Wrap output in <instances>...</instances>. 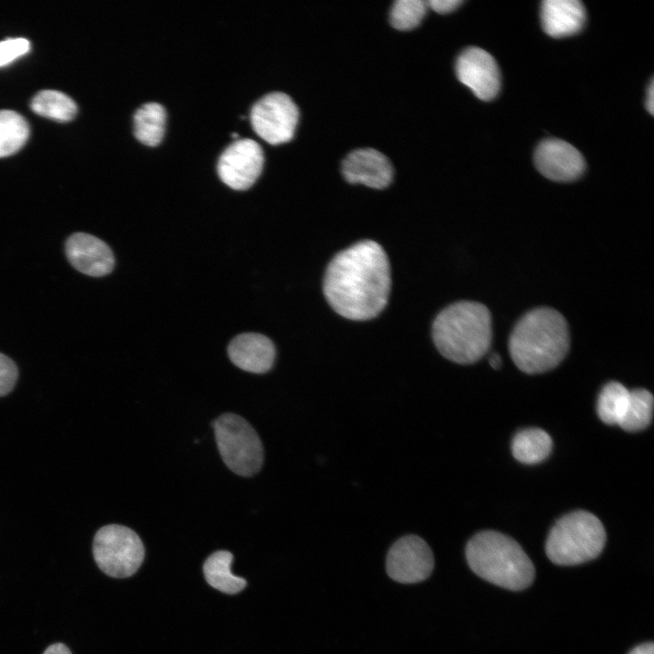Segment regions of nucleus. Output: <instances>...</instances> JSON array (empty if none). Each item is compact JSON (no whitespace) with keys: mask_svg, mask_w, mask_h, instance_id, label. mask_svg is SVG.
I'll list each match as a JSON object with an SVG mask.
<instances>
[{"mask_svg":"<svg viewBox=\"0 0 654 654\" xmlns=\"http://www.w3.org/2000/svg\"><path fill=\"white\" fill-rule=\"evenodd\" d=\"M465 552L471 570L497 586L521 590L534 580L530 559L517 541L500 532H478L468 541Z\"/></svg>","mask_w":654,"mask_h":654,"instance_id":"nucleus-4","label":"nucleus"},{"mask_svg":"<svg viewBox=\"0 0 654 654\" xmlns=\"http://www.w3.org/2000/svg\"><path fill=\"white\" fill-rule=\"evenodd\" d=\"M93 554L97 566L106 575L127 578L143 563L144 547L140 537L130 528L109 524L97 530Z\"/></svg>","mask_w":654,"mask_h":654,"instance_id":"nucleus-7","label":"nucleus"},{"mask_svg":"<svg viewBox=\"0 0 654 654\" xmlns=\"http://www.w3.org/2000/svg\"><path fill=\"white\" fill-rule=\"evenodd\" d=\"M342 171L347 182L374 189L387 187L393 176L389 159L372 148H361L350 153L342 162Z\"/></svg>","mask_w":654,"mask_h":654,"instance_id":"nucleus-14","label":"nucleus"},{"mask_svg":"<svg viewBox=\"0 0 654 654\" xmlns=\"http://www.w3.org/2000/svg\"><path fill=\"white\" fill-rule=\"evenodd\" d=\"M542 28L552 37H564L578 33L586 18L584 5L578 0H545L541 4Z\"/></svg>","mask_w":654,"mask_h":654,"instance_id":"nucleus-16","label":"nucleus"},{"mask_svg":"<svg viewBox=\"0 0 654 654\" xmlns=\"http://www.w3.org/2000/svg\"><path fill=\"white\" fill-rule=\"evenodd\" d=\"M30 43L25 38H10L0 42V66L6 65L25 54Z\"/></svg>","mask_w":654,"mask_h":654,"instance_id":"nucleus-25","label":"nucleus"},{"mask_svg":"<svg viewBox=\"0 0 654 654\" xmlns=\"http://www.w3.org/2000/svg\"><path fill=\"white\" fill-rule=\"evenodd\" d=\"M427 10L426 1L398 0L390 13V21L398 30L407 31L420 25Z\"/></svg>","mask_w":654,"mask_h":654,"instance_id":"nucleus-24","label":"nucleus"},{"mask_svg":"<svg viewBox=\"0 0 654 654\" xmlns=\"http://www.w3.org/2000/svg\"><path fill=\"white\" fill-rule=\"evenodd\" d=\"M456 74L479 99L489 101L499 93L498 65L494 58L480 47H468L461 53L456 62Z\"/></svg>","mask_w":654,"mask_h":654,"instance_id":"nucleus-11","label":"nucleus"},{"mask_svg":"<svg viewBox=\"0 0 654 654\" xmlns=\"http://www.w3.org/2000/svg\"><path fill=\"white\" fill-rule=\"evenodd\" d=\"M629 654H654L653 642H645L632 649Z\"/></svg>","mask_w":654,"mask_h":654,"instance_id":"nucleus-29","label":"nucleus"},{"mask_svg":"<svg viewBox=\"0 0 654 654\" xmlns=\"http://www.w3.org/2000/svg\"><path fill=\"white\" fill-rule=\"evenodd\" d=\"M629 397V391L621 383H607L598 399L597 411L600 419L607 424L619 425L626 411Z\"/></svg>","mask_w":654,"mask_h":654,"instance_id":"nucleus-23","label":"nucleus"},{"mask_svg":"<svg viewBox=\"0 0 654 654\" xmlns=\"http://www.w3.org/2000/svg\"><path fill=\"white\" fill-rule=\"evenodd\" d=\"M233 560V556L230 551L218 550L206 559L203 567L206 581L214 589L227 594L238 593L246 586L244 579L232 573Z\"/></svg>","mask_w":654,"mask_h":654,"instance_id":"nucleus-17","label":"nucleus"},{"mask_svg":"<svg viewBox=\"0 0 654 654\" xmlns=\"http://www.w3.org/2000/svg\"><path fill=\"white\" fill-rule=\"evenodd\" d=\"M605 542L601 521L589 511L577 510L563 516L552 527L546 553L557 565H577L598 557Z\"/></svg>","mask_w":654,"mask_h":654,"instance_id":"nucleus-5","label":"nucleus"},{"mask_svg":"<svg viewBox=\"0 0 654 654\" xmlns=\"http://www.w3.org/2000/svg\"><path fill=\"white\" fill-rule=\"evenodd\" d=\"M552 441L550 435L539 428L519 431L512 440L511 451L516 460L525 464H535L548 457Z\"/></svg>","mask_w":654,"mask_h":654,"instance_id":"nucleus-19","label":"nucleus"},{"mask_svg":"<svg viewBox=\"0 0 654 654\" xmlns=\"http://www.w3.org/2000/svg\"><path fill=\"white\" fill-rule=\"evenodd\" d=\"M213 427L222 459L233 472L249 477L260 471L263 444L247 421L234 413H224L213 421Z\"/></svg>","mask_w":654,"mask_h":654,"instance_id":"nucleus-6","label":"nucleus"},{"mask_svg":"<svg viewBox=\"0 0 654 654\" xmlns=\"http://www.w3.org/2000/svg\"><path fill=\"white\" fill-rule=\"evenodd\" d=\"M570 348L565 318L550 307H540L524 314L513 328L509 351L515 365L523 372L537 374L558 366Z\"/></svg>","mask_w":654,"mask_h":654,"instance_id":"nucleus-2","label":"nucleus"},{"mask_svg":"<svg viewBox=\"0 0 654 654\" xmlns=\"http://www.w3.org/2000/svg\"><path fill=\"white\" fill-rule=\"evenodd\" d=\"M18 371L15 362L3 353H0V396L10 392L17 380Z\"/></svg>","mask_w":654,"mask_h":654,"instance_id":"nucleus-26","label":"nucleus"},{"mask_svg":"<svg viewBox=\"0 0 654 654\" xmlns=\"http://www.w3.org/2000/svg\"><path fill=\"white\" fill-rule=\"evenodd\" d=\"M653 396L645 389L629 391L624 415L619 425L626 431L635 432L645 429L651 421Z\"/></svg>","mask_w":654,"mask_h":654,"instance_id":"nucleus-22","label":"nucleus"},{"mask_svg":"<svg viewBox=\"0 0 654 654\" xmlns=\"http://www.w3.org/2000/svg\"><path fill=\"white\" fill-rule=\"evenodd\" d=\"M489 362L493 369H499L501 365V358L498 353H493L490 355Z\"/></svg>","mask_w":654,"mask_h":654,"instance_id":"nucleus-31","label":"nucleus"},{"mask_svg":"<svg viewBox=\"0 0 654 654\" xmlns=\"http://www.w3.org/2000/svg\"><path fill=\"white\" fill-rule=\"evenodd\" d=\"M65 253L70 263L89 276L106 275L114 266V257L110 247L88 233L72 234L66 241Z\"/></svg>","mask_w":654,"mask_h":654,"instance_id":"nucleus-13","label":"nucleus"},{"mask_svg":"<svg viewBox=\"0 0 654 654\" xmlns=\"http://www.w3.org/2000/svg\"><path fill=\"white\" fill-rule=\"evenodd\" d=\"M463 1L461 0H430L426 1L427 7L439 14H448L455 10Z\"/></svg>","mask_w":654,"mask_h":654,"instance_id":"nucleus-27","label":"nucleus"},{"mask_svg":"<svg viewBox=\"0 0 654 654\" xmlns=\"http://www.w3.org/2000/svg\"><path fill=\"white\" fill-rule=\"evenodd\" d=\"M26 120L12 110L0 111V157H5L20 150L29 136Z\"/></svg>","mask_w":654,"mask_h":654,"instance_id":"nucleus-20","label":"nucleus"},{"mask_svg":"<svg viewBox=\"0 0 654 654\" xmlns=\"http://www.w3.org/2000/svg\"><path fill=\"white\" fill-rule=\"evenodd\" d=\"M43 654H72L70 649L63 643L50 645Z\"/></svg>","mask_w":654,"mask_h":654,"instance_id":"nucleus-28","label":"nucleus"},{"mask_svg":"<svg viewBox=\"0 0 654 654\" xmlns=\"http://www.w3.org/2000/svg\"><path fill=\"white\" fill-rule=\"evenodd\" d=\"M534 162L541 174L557 182L573 181L585 169L582 154L570 144L555 138L544 140L538 145Z\"/></svg>","mask_w":654,"mask_h":654,"instance_id":"nucleus-12","label":"nucleus"},{"mask_svg":"<svg viewBox=\"0 0 654 654\" xmlns=\"http://www.w3.org/2000/svg\"><path fill=\"white\" fill-rule=\"evenodd\" d=\"M646 107H647V110L651 114H653V109H654V84H653V81L650 82L649 89L647 91Z\"/></svg>","mask_w":654,"mask_h":654,"instance_id":"nucleus-30","label":"nucleus"},{"mask_svg":"<svg viewBox=\"0 0 654 654\" xmlns=\"http://www.w3.org/2000/svg\"><path fill=\"white\" fill-rule=\"evenodd\" d=\"M391 291L389 259L376 242H358L338 253L329 263L323 293L341 316L365 321L386 306Z\"/></svg>","mask_w":654,"mask_h":654,"instance_id":"nucleus-1","label":"nucleus"},{"mask_svg":"<svg viewBox=\"0 0 654 654\" xmlns=\"http://www.w3.org/2000/svg\"><path fill=\"white\" fill-rule=\"evenodd\" d=\"M263 153L254 140L244 138L231 144L221 154L217 172L220 179L234 190L251 187L262 173Z\"/></svg>","mask_w":654,"mask_h":654,"instance_id":"nucleus-10","label":"nucleus"},{"mask_svg":"<svg viewBox=\"0 0 654 654\" xmlns=\"http://www.w3.org/2000/svg\"><path fill=\"white\" fill-rule=\"evenodd\" d=\"M254 132L271 144L289 142L294 134L299 111L286 94L273 92L258 100L251 110Z\"/></svg>","mask_w":654,"mask_h":654,"instance_id":"nucleus-8","label":"nucleus"},{"mask_svg":"<svg viewBox=\"0 0 654 654\" xmlns=\"http://www.w3.org/2000/svg\"><path fill=\"white\" fill-rule=\"evenodd\" d=\"M434 568L433 553L421 537L411 534L397 540L386 558V571L391 579L410 584L428 579Z\"/></svg>","mask_w":654,"mask_h":654,"instance_id":"nucleus-9","label":"nucleus"},{"mask_svg":"<svg viewBox=\"0 0 654 654\" xmlns=\"http://www.w3.org/2000/svg\"><path fill=\"white\" fill-rule=\"evenodd\" d=\"M31 107L35 114L60 122L72 120L77 112L75 103L68 95L54 90L39 92Z\"/></svg>","mask_w":654,"mask_h":654,"instance_id":"nucleus-21","label":"nucleus"},{"mask_svg":"<svg viewBox=\"0 0 654 654\" xmlns=\"http://www.w3.org/2000/svg\"><path fill=\"white\" fill-rule=\"evenodd\" d=\"M228 355L240 369L263 373L271 370L275 360V348L272 341L260 333H243L228 346Z\"/></svg>","mask_w":654,"mask_h":654,"instance_id":"nucleus-15","label":"nucleus"},{"mask_svg":"<svg viewBox=\"0 0 654 654\" xmlns=\"http://www.w3.org/2000/svg\"><path fill=\"white\" fill-rule=\"evenodd\" d=\"M440 353L460 364H471L488 352L492 339L491 315L482 303L461 301L444 308L432 323Z\"/></svg>","mask_w":654,"mask_h":654,"instance_id":"nucleus-3","label":"nucleus"},{"mask_svg":"<svg viewBox=\"0 0 654 654\" xmlns=\"http://www.w3.org/2000/svg\"><path fill=\"white\" fill-rule=\"evenodd\" d=\"M166 112L158 103H147L134 115V133L136 139L148 146H156L164 137Z\"/></svg>","mask_w":654,"mask_h":654,"instance_id":"nucleus-18","label":"nucleus"}]
</instances>
